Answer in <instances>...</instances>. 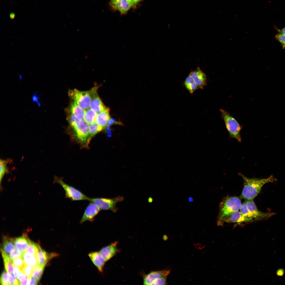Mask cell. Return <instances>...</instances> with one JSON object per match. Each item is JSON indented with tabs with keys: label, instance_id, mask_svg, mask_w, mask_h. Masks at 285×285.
<instances>
[{
	"label": "cell",
	"instance_id": "1",
	"mask_svg": "<svg viewBox=\"0 0 285 285\" xmlns=\"http://www.w3.org/2000/svg\"><path fill=\"white\" fill-rule=\"evenodd\" d=\"M244 181V186L240 197L247 200H253L260 193L262 187L269 182L276 181L272 175L266 178H249L240 173Z\"/></svg>",
	"mask_w": 285,
	"mask_h": 285
},
{
	"label": "cell",
	"instance_id": "2",
	"mask_svg": "<svg viewBox=\"0 0 285 285\" xmlns=\"http://www.w3.org/2000/svg\"><path fill=\"white\" fill-rule=\"evenodd\" d=\"M241 205V200L238 197L227 196L224 198L220 205L217 225L220 226L225 217L240 210Z\"/></svg>",
	"mask_w": 285,
	"mask_h": 285
},
{
	"label": "cell",
	"instance_id": "3",
	"mask_svg": "<svg viewBox=\"0 0 285 285\" xmlns=\"http://www.w3.org/2000/svg\"><path fill=\"white\" fill-rule=\"evenodd\" d=\"M73 129V136L77 141L83 147L88 146L89 142V127L84 120H77L69 124Z\"/></svg>",
	"mask_w": 285,
	"mask_h": 285
},
{
	"label": "cell",
	"instance_id": "4",
	"mask_svg": "<svg viewBox=\"0 0 285 285\" xmlns=\"http://www.w3.org/2000/svg\"><path fill=\"white\" fill-rule=\"evenodd\" d=\"M220 111L230 136L240 142L241 140L240 134L241 126L227 111L222 109H220Z\"/></svg>",
	"mask_w": 285,
	"mask_h": 285
},
{
	"label": "cell",
	"instance_id": "5",
	"mask_svg": "<svg viewBox=\"0 0 285 285\" xmlns=\"http://www.w3.org/2000/svg\"><path fill=\"white\" fill-rule=\"evenodd\" d=\"M69 97L82 109L86 110L90 107L92 99V92L80 91L76 89L70 90L68 92Z\"/></svg>",
	"mask_w": 285,
	"mask_h": 285
},
{
	"label": "cell",
	"instance_id": "6",
	"mask_svg": "<svg viewBox=\"0 0 285 285\" xmlns=\"http://www.w3.org/2000/svg\"><path fill=\"white\" fill-rule=\"evenodd\" d=\"M54 180L55 182L62 187L64 191L66 198L73 201L89 200V198L78 190L65 183L61 179L55 177Z\"/></svg>",
	"mask_w": 285,
	"mask_h": 285
},
{
	"label": "cell",
	"instance_id": "7",
	"mask_svg": "<svg viewBox=\"0 0 285 285\" xmlns=\"http://www.w3.org/2000/svg\"><path fill=\"white\" fill-rule=\"evenodd\" d=\"M122 197L118 196L113 198H89V201L98 207L101 210H110L116 212L117 209L116 205V203L123 200Z\"/></svg>",
	"mask_w": 285,
	"mask_h": 285
},
{
	"label": "cell",
	"instance_id": "8",
	"mask_svg": "<svg viewBox=\"0 0 285 285\" xmlns=\"http://www.w3.org/2000/svg\"><path fill=\"white\" fill-rule=\"evenodd\" d=\"M244 202L254 221L266 220L275 214L273 213L263 212L259 211L253 200H247Z\"/></svg>",
	"mask_w": 285,
	"mask_h": 285
},
{
	"label": "cell",
	"instance_id": "9",
	"mask_svg": "<svg viewBox=\"0 0 285 285\" xmlns=\"http://www.w3.org/2000/svg\"><path fill=\"white\" fill-rule=\"evenodd\" d=\"M101 209L94 203L91 202L86 207L80 223L82 224L87 221L93 222L96 216Z\"/></svg>",
	"mask_w": 285,
	"mask_h": 285
},
{
	"label": "cell",
	"instance_id": "10",
	"mask_svg": "<svg viewBox=\"0 0 285 285\" xmlns=\"http://www.w3.org/2000/svg\"><path fill=\"white\" fill-rule=\"evenodd\" d=\"M97 87H94L91 90L92 99L90 106V108L97 114L105 109L107 107L104 104L99 97L97 92Z\"/></svg>",
	"mask_w": 285,
	"mask_h": 285
},
{
	"label": "cell",
	"instance_id": "11",
	"mask_svg": "<svg viewBox=\"0 0 285 285\" xmlns=\"http://www.w3.org/2000/svg\"><path fill=\"white\" fill-rule=\"evenodd\" d=\"M59 254L55 253H47L38 245L36 257L38 264L44 268L48 261L53 258L58 256Z\"/></svg>",
	"mask_w": 285,
	"mask_h": 285
},
{
	"label": "cell",
	"instance_id": "12",
	"mask_svg": "<svg viewBox=\"0 0 285 285\" xmlns=\"http://www.w3.org/2000/svg\"><path fill=\"white\" fill-rule=\"evenodd\" d=\"M189 75L194 82L198 89H203L206 85V76L199 67L192 71Z\"/></svg>",
	"mask_w": 285,
	"mask_h": 285
},
{
	"label": "cell",
	"instance_id": "13",
	"mask_svg": "<svg viewBox=\"0 0 285 285\" xmlns=\"http://www.w3.org/2000/svg\"><path fill=\"white\" fill-rule=\"evenodd\" d=\"M118 243V241H115L100 249L99 251L106 262L110 259L118 252L117 247Z\"/></svg>",
	"mask_w": 285,
	"mask_h": 285
},
{
	"label": "cell",
	"instance_id": "14",
	"mask_svg": "<svg viewBox=\"0 0 285 285\" xmlns=\"http://www.w3.org/2000/svg\"><path fill=\"white\" fill-rule=\"evenodd\" d=\"M170 273L169 270L152 271L145 275L144 277V285H151L156 279L162 277L167 276Z\"/></svg>",
	"mask_w": 285,
	"mask_h": 285
},
{
	"label": "cell",
	"instance_id": "15",
	"mask_svg": "<svg viewBox=\"0 0 285 285\" xmlns=\"http://www.w3.org/2000/svg\"><path fill=\"white\" fill-rule=\"evenodd\" d=\"M88 256L99 271L101 273L103 272L106 262L100 251L91 252L89 254Z\"/></svg>",
	"mask_w": 285,
	"mask_h": 285
},
{
	"label": "cell",
	"instance_id": "16",
	"mask_svg": "<svg viewBox=\"0 0 285 285\" xmlns=\"http://www.w3.org/2000/svg\"><path fill=\"white\" fill-rule=\"evenodd\" d=\"M15 249L22 253L26 251L30 240L26 234L14 239H12Z\"/></svg>",
	"mask_w": 285,
	"mask_h": 285
},
{
	"label": "cell",
	"instance_id": "17",
	"mask_svg": "<svg viewBox=\"0 0 285 285\" xmlns=\"http://www.w3.org/2000/svg\"><path fill=\"white\" fill-rule=\"evenodd\" d=\"M247 222L249 221L248 219L244 217L240 212L238 211L225 217L222 220L220 226H222L224 222L240 224Z\"/></svg>",
	"mask_w": 285,
	"mask_h": 285
},
{
	"label": "cell",
	"instance_id": "18",
	"mask_svg": "<svg viewBox=\"0 0 285 285\" xmlns=\"http://www.w3.org/2000/svg\"><path fill=\"white\" fill-rule=\"evenodd\" d=\"M109 111V109L107 107L97 113V116L96 122L104 129L107 126L108 121L110 118Z\"/></svg>",
	"mask_w": 285,
	"mask_h": 285
},
{
	"label": "cell",
	"instance_id": "19",
	"mask_svg": "<svg viewBox=\"0 0 285 285\" xmlns=\"http://www.w3.org/2000/svg\"><path fill=\"white\" fill-rule=\"evenodd\" d=\"M70 108V112L78 120L81 121L84 119L86 112L85 110L74 102L71 103Z\"/></svg>",
	"mask_w": 285,
	"mask_h": 285
},
{
	"label": "cell",
	"instance_id": "20",
	"mask_svg": "<svg viewBox=\"0 0 285 285\" xmlns=\"http://www.w3.org/2000/svg\"><path fill=\"white\" fill-rule=\"evenodd\" d=\"M1 251L3 259L4 265L6 270L8 274L13 276H15L14 273L13 266L8 255L5 253L2 248Z\"/></svg>",
	"mask_w": 285,
	"mask_h": 285
},
{
	"label": "cell",
	"instance_id": "21",
	"mask_svg": "<svg viewBox=\"0 0 285 285\" xmlns=\"http://www.w3.org/2000/svg\"><path fill=\"white\" fill-rule=\"evenodd\" d=\"M22 257L25 264L33 267L38 264L36 256L26 251L22 253Z\"/></svg>",
	"mask_w": 285,
	"mask_h": 285
},
{
	"label": "cell",
	"instance_id": "22",
	"mask_svg": "<svg viewBox=\"0 0 285 285\" xmlns=\"http://www.w3.org/2000/svg\"><path fill=\"white\" fill-rule=\"evenodd\" d=\"M2 249L8 255L14 249V246L12 239L4 236L3 238Z\"/></svg>",
	"mask_w": 285,
	"mask_h": 285
},
{
	"label": "cell",
	"instance_id": "23",
	"mask_svg": "<svg viewBox=\"0 0 285 285\" xmlns=\"http://www.w3.org/2000/svg\"><path fill=\"white\" fill-rule=\"evenodd\" d=\"M184 84L186 88L191 94L198 89L194 82L189 75L185 80Z\"/></svg>",
	"mask_w": 285,
	"mask_h": 285
},
{
	"label": "cell",
	"instance_id": "24",
	"mask_svg": "<svg viewBox=\"0 0 285 285\" xmlns=\"http://www.w3.org/2000/svg\"><path fill=\"white\" fill-rule=\"evenodd\" d=\"M97 114L90 108H88L86 110L84 120L89 125L96 122Z\"/></svg>",
	"mask_w": 285,
	"mask_h": 285
},
{
	"label": "cell",
	"instance_id": "25",
	"mask_svg": "<svg viewBox=\"0 0 285 285\" xmlns=\"http://www.w3.org/2000/svg\"><path fill=\"white\" fill-rule=\"evenodd\" d=\"M89 125V141L90 142L91 138L93 136L101 131L104 129L98 125L96 122Z\"/></svg>",
	"mask_w": 285,
	"mask_h": 285
},
{
	"label": "cell",
	"instance_id": "26",
	"mask_svg": "<svg viewBox=\"0 0 285 285\" xmlns=\"http://www.w3.org/2000/svg\"><path fill=\"white\" fill-rule=\"evenodd\" d=\"M131 7L127 0H123L118 3L117 9L119 11L121 14H123L126 13Z\"/></svg>",
	"mask_w": 285,
	"mask_h": 285
},
{
	"label": "cell",
	"instance_id": "27",
	"mask_svg": "<svg viewBox=\"0 0 285 285\" xmlns=\"http://www.w3.org/2000/svg\"><path fill=\"white\" fill-rule=\"evenodd\" d=\"M240 212L242 215L245 218L248 219L249 222L254 221L251 215L249 212L246 205L244 202L240 209Z\"/></svg>",
	"mask_w": 285,
	"mask_h": 285
},
{
	"label": "cell",
	"instance_id": "28",
	"mask_svg": "<svg viewBox=\"0 0 285 285\" xmlns=\"http://www.w3.org/2000/svg\"><path fill=\"white\" fill-rule=\"evenodd\" d=\"M9 160H6L1 159L0 160V184L2 179L4 175L8 172V169L7 165L8 163Z\"/></svg>",
	"mask_w": 285,
	"mask_h": 285
},
{
	"label": "cell",
	"instance_id": "29",
	"mask_svg": "<svg viewBox=\"0 0 285 285\" xmlns=\"http://www.w3.org/2000/svg\"><path fill=\"white\" fill-rule=\"evenodd\" d=\"M44 268L39 264L33 267L32 276L38 281L40 279L42 276Z\"/></svg>",
	"mask_w": 285,
	"mask_h": 285
},
{
	"label": "cell",
	"instance_id": "30",
	"mask_svg": "<svg viewBox=\"0 0 285 285\" xmlns=\"http://www.w3.org/2000/svg\"><path fill=\"white\" fill-rule=\"evenodd\" d=\"M38 244L30 241L26 251L31 254L36 256L37 253Z\"/></svg>",
	"mask_w": 285,
	"mask_h": 285
},
{
	"label": "cell",
	"instance_id": "31",
	"mask_svg": "<svg viewBox=\"0 0 285 285\" xmlns=\"http://www.w3.org/2000/svg\"><path fill=\"white\" fill-rule=\"evenodd\" d=\"M20 269L21 272L28 277L32 276L33 269L32 267L25 264Z\"/></svg>",
	"mask_w": 285,
	"mask_h": 285
},
{
	"label": "cell",
	"instance_id": "32",
	"mask_svg": "<svg viewBox=\"0 0 285 285\" xmlns=\"http://www.w3.org/2000/svg\"><path fill=\"white\" fill-rule=\"evenodd\" d=\"M14 266L21 268L25 264L22 256L14 259L11 261Z\"/></svg>",
	"mask_w": 285,
	"mask_h": 285
},
{
	"label": "cell",
	"instance_id": "33",
	"mask_svg": "<svg viewBox=\"0 0 285 285\" xmlns=\"http://www.w3.org/2000/svg\"><path fill=\"white\" fill-rule=\"evenodd\" d=\"M20 284L28 285V277L22 272L17 278Z\"/></svg>",
	"mask_w": 285,
	"mask_h": 285
},
{
	"label": "cell",
	"instance_id": "34",
	"mask_svg": "<svg viewBox=\"0 0 285 285\" xmlns=\"http://www.w3.org/2000/svg\"><path fill=\"white\" fill-rule=\"evenodd\" d=\"M4 270L2 272L0 278V284L3 285H9L8 282V274Z\"/></svg>",
	"mask_w": 285,
	"mask_h": 285
},
{
	"label": "cell",
	"instance_id": "35",
	"mask_svg": "<svg viewBox=\"0 0 285 285\" xmlns=\"http://www.w3.org/2000/svg\"><path fill=\"white\" fill-rule=\"evenodd\" d=\"M275 38L281 44L283 49L285 48V34L278 33L275 36Z\"/></svg>",
	"mask_w": 285,
	"mask_h": 285
},
{
	"label": "cell",
	"instance_id": "36",
	"mask_svg": "<svg viewBox=\"0 0 285 285\" xmlns=\"http://www.w3.org/2000/svg\"><path fill=\"white\" fill-rule=\"evenodd\" d=\"M22 253L18 250L15 249L8 255L10 259L12 261L14 259L22 256Z\"/></svg>",
	"mask_w": 285,
	"mask_h": 285
},
{
	"label": "cell",
	"instance_id": "37",
	"mask_svg": "<svg viewBox=\"0 0 285 285\" xmlns=\"http://www.w3.org/2000/svg\"><path fill=\"white\" fill-rule=\"evenodd\" d=\"M167 276L162 277L154 281L151 285H166Z\"/></svg>",
	"mask_w": 285,
	"mask_h": 285
},
{
	"label": "cell",
	"instance_id": "38",
	"mask_svg": "<svg viewBox=\"0 0 285 285\" xmlns=\"http://www.w3.org/2000/svg\"><path fill=\"white\" fill-rule=\"evenodd\" d=\"M8 282L9 285L20 284L18 280L16 278V277L10 274H8Z\"/></svg>",
	"mask_w": 285,
	"mask_h": 285
},
{
	"label": "cell",
	"instance_id": "39",
	"mask_svg": "<svg viewBox=\"0 0 285 285\" xmlns=\"http://www.w3.org/2000/svg\"><path fill=\"white\" fill-rule=\"evenodd\" d=\"M123 0H111L110 5L111 8L114 10H117V6L118 3Z\"/></svg>",
	"mask_w": 285,
	"mask_h": 285
},
{
	"label": "cell",
	"instance_id": "40",
	"mask_svg": "<svg viewBox=\"0 0 285 285\" xmlns=\"http://www.w3.org/2000/svg\"><path fill=\"white\" fill-rule=\"evenodd\" d=\"M28 277V285H36L37 284L38 281L32 276Z\"/></svg>",
	"mask_w": 285,
	"mask_h": 285
},
{
	"label": "cell",
	"instance_id": "41",
	"mask_svg": "<svg viewBox=\"0 0 285 285\" xmlns=\"http://www.w3.org/2000/svg\"><path fill=\"white\" fill-rule=\"evenodd\" d=\"M32 101L36 102L39 107L41 106V103L39 101V98L38 96L36 93H34L32 96Z\"/></svg>",
	"mask_w": 285,
	"mask_h": 285
},
{
	"label": "cell",
	"instance_id": "42",
	"mask_svg": "<svg viewBox=\"0 0 285 285\" xmlns=\"http://www.w3.org/2000/svg\"><path fill=\"white\" fill-rule=\"evenodd\" d=\"M128 2L131 6V7H133L135 6L137 4L136 0H127Z\"/></svg>",
	"mask_w": 285,
	"mask_h": 285
},
{
	"label": "cell",
	"instance_id": "43",
	"mask_svg": "<svg viewBox=\"0 0 285 285\" xmlns=\"http://www.w3.org/2000/svg\"><path fill=\"white\" fill-rule=\"evenodd\" d=\"M278 30L279 33L285 34V27L281 30Z\"/></svg>",
	"mask_w": 285,
	"mask_h": 285
},
{
	"label": "cell",
	"instance_id": "44",
	"mask_svg": "<svg viewBox=\"0 0 285 285\" xmlns=\"http://www.w3.org/2000/svg\"><path fill=\"white\" fill-rule=\"evenodd\" d=\"M15 15L14 13H11L10 15V17L11 19H13L15 18Z\"/></svg>",
	"mask_w": 285,
	"mask_h": 285
},
{
	"label": "cell",
	"instance_id": "45",
	"mask_svg": "<svg viewBox=\"0 0 285 285\" xmlns=\"http://www.w3.org/2000/svg\"><path fill=\"white\" fill-rule=\"evenodd\" d=\"M153 201V199L151 197L149 198L148 199V201L150 202H151Z\"/></svg>",
	"mask_w": 285,
	"mask_h": 285
},
{
	"label": "cell",
	"instance_id": "46",
	"mask_svg": "<svg viewBox=\"0 0 285 285\" xmlns=\"http://www.w3.org/2000/svg\"><path fill=\"white\" fill-rule=\"evenodd\" d=\"M189 202H192V201H193V199H192V197H190V198H189Z\"/></svg>",
	"mask_w": 285,
	"mask_h": 285
},
{
	"label": "cell",
	"instance_id": "47",
	"mask_svg": "<svg viewBox=\"0 0 285 285\" xmlns=\"http://www.w3.org/2000/svg\"><path fill=\"white\" fill-rule=\"evenodd\" d=\"M140 0H136L137 3Z\"/></svg>",
	"mask_w": 285,
	"mask_h": 285
}]
</instances>
